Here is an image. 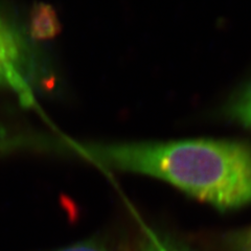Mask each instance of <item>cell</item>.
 Wrapping results in <instances>:
<instances>
[{"label": "cell", "instance_id": "6da1fadb", "mask_svg": "<svg viewBox=\"0 0 251 251\" xmlns=\"http://www.w3.org/2000/svg\"><path fill=\"white\" fill-rule=\"evenodd\" d=\"M51 153L100 168L150 176L219 210L251 203V148L228 140L87 143L53 135Z\"/></svg>", "mask_w": 251, "mask_h": 251}, {"label": "cell", "instance_id": "7a4b0ae2", "mask_svg": "<svg viewBox=\"0 0 251 251\" xmlns=\"http://www.w3.org/2000/svg\"><path fill=\"white\" fill-rule=\"evenodd\" d=\"M56 76L49 59L22 25L16 13L0 3V89L13 92L23 107L50 91Z\"/></svg>", "mask_w": 251, "mask_h": 251}, {"label": "cell", "instance_id": "3957f363", "mask_svg": "<svg viewBox=\"0 0 251 251\" xmlns=\"http://www.w3.org/2000/svg\"><path fill=\"white\" fill-rule=\"evenodd\" d=\"M26 29L34 41L49 40L58 36L61 23L56 10L45 3L35 4L29 13Z\"/></svg>", "mask_w": 251, "mask_h": 251}, {"label": "cell", "instance_id": "277c9868", "mask_svg": "<svg viewBox=\"0 0 251 251\" xmlns=\"http://www.w3.org/2000/svg\"><path fill=\"white\" fill-rule=\"evenodd\" d=\"M137 251H188L167 234L146 228L138 242Z\"/></svg>", "mask_w": 251, "mask_h": 251}, {"label": "cell", "instance_id": "5b68a950", "mask_svg": "<svg viewBox=\"0 0 251 251\" xmlns=\"http://www.w3.org/2000/svg\"><path fill=\"white\" fill-rule=\"evenodd\" d=\"M229 113L233 119L251 128V84L243 89L231 101Z\"/></svg>", "mask_w": 251, "mask_h": 251}, {"label": "cell", "instance_id": "8992f818", "mask_svg": "<svg viewBox=\"0 0 251 251\" xmlns=\"http://www.w3.org/2000/svg\"><path fill=\"white\" fill-rule=\"evenodd\" d=\"M56 251H111L108 247L107 243L99 237L89 238L81 242L75 243L66 247L60 248Z\"/></svg>", "mask_w": 251, "mask_h": 251}, {"label": "cell", "instance_id": "52a82bcc", "mask_svg": "<svg viewBox=\"0 0 251 251\" xmlns=\"http://www.w3.org/2000/svg\"><path fill=\"white\" fill-rule=\"evenodd\" d=\"M231 245L233 251H251V227L235 234L231 241Z\"/></svg>", "mask_w": 251, "mask_h": 251}]
</instances>
